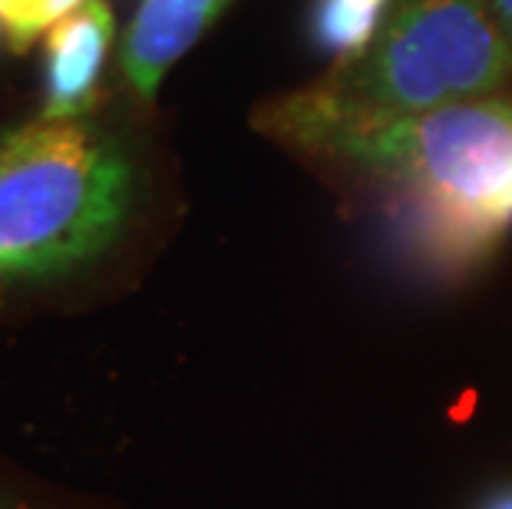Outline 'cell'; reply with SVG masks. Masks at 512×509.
<instances>
[{"label":"cell","instance_id":"obj_1","mask_svg":"<svg viewBox=\"0 0 512 509\" xmlns=\"http://www.w3.org/2000/svg\"><path fill=\"white\" fill-rule=\"evenodd\" d=\"M255 126L374 192L403 252L430 272L483 265L512 232V93L374 113L304 86L261 106Z\"/></svg>","mask_w":512,"mask_h":509},{"label":"cell","instance_id":"obj_2","mask_svg":"<svg viewBox=\"0 0 512 509\" xmlns=\"http://www.w3.org/2000/svg\"><path fill=\"white\" fill-rule=\"evenodd\" d=\"M146 199L139 139L100 110L0 129V301L103 265Z\"/></svg>","mask_w":512,"mask_h":509},{"label":"cell","instance_id":"obj_3","mask_svg":"<svg viewBox=\"0 0 512 509\" xmlns=\"http://www.w3.org/2000/svg\"><path fill=\"white\" fill-rule=\"evenodd\" d=\"M314 86L354 110H437L512 93V53L486 0H390L377 40Z\"/></svg>","mask_w":512,"mask_h":509},{"label":"cell","instance_id":"obj_4","mask_svg":"<svg viewBox=\"0 0 512 509\" xmlns=\"http://www.w3.org/2000/svg\"><path fill=\"white\" fill-rule=\"evenodd\" d=\"M116 34L106 0H86L47 34L43 63V110L47 119H76L96 110L103 63Z\"/></svg>","mask_w":512,"mask_h":509},{"label":"cell","instance_id":"obj_5","mask_svg":"<svg viewBox=\"0 0 512 509\" xmlns=\"http://www.w3.org/2000/svg\"><path fill=\"white\" fill-rule=\"evenodd\" d=\"M225 7L228 0H143L119 47V70L129 90L143 103L156 100L169 67L189 53Z\"/></svg>","mask_w":512,"mask_h":509},{"label":"cell","instance_id":"obj_6","mask_svg":"<svg viewBox=\"0 0 512 509\" xmlns=\"http://www.w3.org/2000/svg\"><path fill=\"white\" fill-rule=\"evenodd\" d=\"M390 0H311L308 47L331 67L357 60L377 40Z\"/></svg>","mask_w":512,"mask_h":509},{"label":"cell","instance_id":"obj_7","mask_svg":"<svg viewBox=\"0 0 512 509\" xmlns=\"http://www.w3.org/2000/svg\"><path fill=\"white\" fill-rule=\"evenodd\" d=\"M83 4L86 0H0V24H4L14 50H24L40 30L60 24Z\"/></svg>","mask_w":512,"mask_h":509},{"label":"cell","instance_id":"obj_8","mask_svg":"<svg viewBox=\"0 0 512 509\" xmlns=\"http://www.w3.org/2000/svg\"><path fill=\"white\" fill-rule=\"evenodd\" d=\"M0 509H40L34 503V496H30L24 486L17 480H10L7 470H0Z\"/></svg>","mask_w":512,"mask_h":509},{"label":"cell","instance_id":"obj_9","mask_svg":"<svg viewBox=\"0 0 512 509\" xmlns=\"http://www.w3.org/2000/svg\"><path fill=\"white\" fill-rule=\"evenodd\" d=\"M486 10H489V17H493L499 37L506 40V47L512 53V0H486Z\"/></svg>","mask_w":512,"mask_h":509},{"label":"cell","instance_id":"obj_10","mask_svg":"<svg viewBox=\"0 0 512 509\" xmlns=\"http://www.w3.org/2000/svg\"><path fill=\"white\" fill-rule=\"evenodd\" d=\"M479 509H512V483L509 486H499L496 493H489Z\"/></svg>","mask_w":512,"mask_h":509}]
</instances>
